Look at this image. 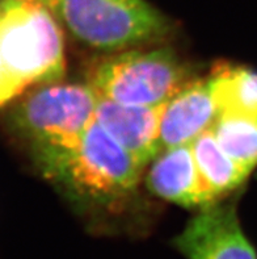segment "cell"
I'll use <instances>...</instances> for the list:
<instances>
[{"mask_svg":"<svg viewBox=\"0 0 257 259\" xmlns=\"http://www.w3.org/2000/svg\"><path fill=\"white\" fill-rule=\"evenodd\" d=\"M0 54L28 87L61 82L67 67L62 24L45 4L0 0Z\"/></svg>","mask_w":257,"mask_h":259,"instance_id":"cell-4","label":"cell"},{"mask_svg":"<svg viewBox=\"0 0 257 259\" xmlns=\"http://www.w3.org/2000/svg\"><path fill=\"white\" fill-rule=\"evenodd\" d=\"M192 149L202 179L215 201L223 200L251 174L221 148L210 129L195 138Z\"/></svg>","mask_w":257,"mask_h":259,"instance_id":"cell-10","label":"cell"},{"mask_svg":"<svg viewBox=\"0 0 257 259\" xmlns=\"http://www.w3.org/2000/svg\"><path fill=\"white\" fill-rule=\"evenodd\" d=\"M97 99L88 83L39 84L12 109L10 126L37 162L80 142L94 120Z\"/></svg>","mask_w":257,"mask_h":259,"instance_id":"cell-2","label":"cell"},{"mask_svg":"<svg viewBox=\"0 0 257 259\" xmlns=\"http://www.w3.org/2000/svg\"><path fill=\"white\" fill-rule=\"evenodd\" d=\"M52 11L79 42L104 52L160 42L173 28L146 0H56Z\"/></svg>","mask_w":257,"mask_h":259,"instance_id":"cell-3","label":"cell"},{"mask_svg":"<svg viewBox=\"0 0 257 259\" xmlns=\"http://www.w3.org/2000/svg\"><path fill=\"white\" fill-rule=\"evenodd\" d=\"M173 246L186 259H257L234 203L201 208L175 237Z\"/></svg>","mask_w":257,"mask_h":259,"instance_id":"cell-6","label":"cell"},{"mask_svg":"<svg viewBox=\"0 0 257 259\" xmlns=\"http://www.w3.org/2000/svg\"><path fill=\"white\" fill-rule=\"evenodd\" d=\"M193 75L192 66L168 46L127 49L101 58L88 74L98 96L134 107H158L175 96Z\"/></svg>","mask_w":257,"mask_h":259,"instance_id":"cell-5","label":"cell"},{"mask_svg":"<svg viewBox=\"0 0 257 259\" xmlns=\"http://www.w3.org/2000/svg\"><path fill=\"white\" fill-rule=\"evenodd\" d=\"M26 2H34V3L45 4V6H47L50 10H52L53 4H54V2H56V0H26Z\"/></svg>","mask_w":257,"mask_h":259,"instance_id":"cell-14","label":"cell"},{"mask_svg":"<svg viewBox=\"0 0 257 259\" xmlns=\"http://www.w3.org/2000/svg\"><path fill=\"white\" fill-rule=\"evenodd\" d=\"M209 76L221 112L257 115V71L244 66L218 63Z\"/></svg>","mask_w":257,"mask_h":259,"instance_id":"cell-11","label":"cell"},{"mask_svg":"<svg viewBox=\"0 0 257 259\" xmlns=\"http://www.w3.org/2000/svg\"><path fill=\"white\" fill-rule=\"evenodd\" d=\"M218 115L209 76L193 78L164 104L160 120L162 150L192 144L212 128Z\"/></svg>","mask_w":257,"mask_h":259,"instance_id":"cell-9","label":"cell"},{"mask_svg":"<svg viewBox=\"0 0 257 259\" xmlns=\"http://www.w3.org/2000/svg\"><path fill=\"white\" fill-rule=\"evenodd\" d=\"M147 188L163 200L184 208H201L217 203L198 170L192 144L167 148L151 162Z\"/></svg>","mask_w":257,"mask_h":259,"instance_id":"cell-8","label":"cell"},{"mask_svg":"<svg viewBox=\"0 0 257 259\" xmlns=\"http://www.w3.org/2000/svg\"><path fill=\"white\" fill-rule=\"evenodd\" d=\"M26 89L28 85L16 75H13L0 54V107L12 102L13 99L21 95Z\"/></svg>","mask_w":257,"mask_h":259,"instance_id":"cell-13","label":"cell"},{"mask_svg":"<svg viewBox=\"0 0 257 259\" xmlns=\"http://www.w3.org/2000/svg\"><path fill=\"white\" fill-rule=\"evenodd\" d=\"M164 104L134 107L98 96L94 120L142 166H146L162 151L160 120Z\"/></svg>","mask_w":257,"mask_h":259,"instance_id":"cell-7","label":"cell"},{"mask_svg":"<svg viewBox=\"0 0 257 259\" xmlns=\"http://www.w3.org/2000/svg\"><path fill=\"white\" fill-rule=\"evenodd\" d=\"M34 163L71 203L92 213L122 207L135 194L144 168L96 120L76 146Z\"/></svg>","mask_w":257,"mask_h":259,"instance_id":"cell-1","label":"cell"},{"mask_svg":"<svg viewBox=\"0 0 257 259\" xmlns=\"http://www.w3.org/2000/svg\"><path fill=\"white\" fill-rule=\"evenodd\" d=\"M210 131L234 161L253 171L257 166V115L221 112Z\"/></svg>","mask_w":257,"mask_h":259,"instance_id":"cell-12","label":"cell"}]
</instances>
